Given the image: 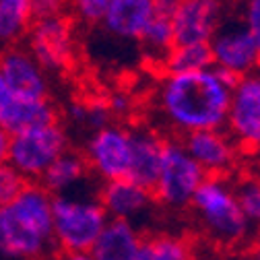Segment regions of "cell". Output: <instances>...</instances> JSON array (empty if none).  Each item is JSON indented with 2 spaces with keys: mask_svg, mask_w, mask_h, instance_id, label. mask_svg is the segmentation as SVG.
Wrapping results in <instances>:
<instances>
[{
  "mask_svg": "<svg viewBox=\"0 0 260 260\" xmlns=\"http://www.w3.org/2000/svg\"><path fill=\"white\" fill-rule=\"evenodd\" d=\"M141 244L143 234L137 230L135 223L110 219L89 252L95 260H137Z\"/></svg>",
  "mask_w": 260,
  "mask_h": 260,
  "instance_id": "e0dca14e",
  "label": "cell"
},
{
  "mask_svg": "<svg viewBox=\"0 0 260 260\" xmlns=\"http://www.w3.org/2000/svg\"><path fill=\"white\" fill-rule=\"evenodd\" d=\"M52 201L40 182H27L0 209V260H42L54 252Z\"/></svg>",
  "mask_w": 260,
  "mask_h": 260,
  "instance_id": "7a4b0ae2",
  "label": "cell"
},
{
  "mask_svg": "<svg viewBox=\"0 0 260 260\" xmlns=\"http://www.w3.org/2000/svg\"><path fill=\"white\" fill-rule=\"evenodd\" d=\"M157 11L159 0H112L100 27L112 40L139 44Z\"/></svg>",
  "mask_w": 260,
  "mask_h": 260,
  "instance_id": "7c38bea8",
  "label": "cell"
},
{
  "mask_svg": "<svg viewBox=\"0 0 260 260\" xmlns=\"http://www.w3.org/2000/svg\"><path fill=\"white\" fill-rule=\"evenodd\" d=\"M137 260H194L192 248L178 236L157 234L143 238Z\"/></svg>",
  "mask_w": 260,
  "mask_h": 260,
  "instance_id": "44dd1931",
  "label": "cell"
},
{
  "mask_svg": "<svg viewBox=\"0 0 260 260\" xmlns=\"http://www.w3.org/2000/svg\"><path fill=\"white\" fill-rule=\"evenodd\" d=\"M164 139L151 128H133V161H130L128 180L153 192L159 176Z\"/></svg>",
  "mask_w": 260,
  "mask_h": 260,
  "instance_id": "2e32d148",
  "label": "cell"
},
{
  "mask_svg": "<svg viewBox=\"0 0 260 260\" xmlns=\"http://www.w3.org/2000/svg\"><path fill=\"white\" fill-rule=\"evenodd\" d=\"M0 73L11 89L25 97H50V75L27 48H7L0 52Z\"/></svg>",
  "mask_w": 260,
  "mask_h": 260,
  "instance_id": "5bb4252c",
  "label": "cell"
},
{
  "mask_svg": "<svg viewBox=\"0 0 260 260\" xmlns=\"http://www.w3.org/2000/svg\"><path fill=\"white\" fill-rule=\"evenodd\" d=\"M182 143L207 176H225L236 164L238 145L225 130H197L184 135Z\"/></svg>",
  "mask_w": 260,
  "mask_h": 260,
  "instance_id": "4fadbf2b",
  "label": "cell"
},
{
  "mask_svg": "<svg viewBox=\"0 0 260 260\" xmlns=\"http://www.w3.org/2000/svg\"><path fill=\"white\" fill-rule=\"evenodd\" d=\"M236 186V197L238 203L250 221L252 227H260V180L256 178H246Z\"/></svg>",
  "mask_w": 260,
  "mask_h": 260,
  "instance_id": "cb8c5ba5",
  "label": "cell"
},
{
  "mask_svg": "<svg viewBox=\"0 0 260 260\" xmlns=\"http://www.w3.org/2000/svg\"><path fill=\"white\" fill-rule=\"evenodd\" d=\"M67 118L71 120V124L87 128L89 133L97 128H104L108 124H112V110L108 100L102 97H95V100H85V102H73L67 108Z\"/></svg>",
  "mask_w": 260,
  "mask_h": 260,
  "instance_id": "603a6c76",
  "label": "cell"
},
{
  "mask_svg": "<svg viewBox=\"0 0 260 260\" xmlns=\"http://www.w3.org/2000/svg\"><path fill=\"white\" fill-rule=\"evenodd\" d=\"M213 67L242 79L260 69L258 46L238 15H230L209 42Z\"/></svg>",
  "mask_w": 260,
  "mask_h": 260,
  "instance_id": "9c48e42d",
  "label": "cell"
},
{
  "mask_svg": "<svg viewBox=\"0 0 260 260\" xmlns=\"http://www.w3.org/2000/svg\"><path fill=\"white\" fill-rule=\"evenodd\" d=\"M108 104H110V110H112L114 116H124V114L130 112V100H128V95H122V93L112 95L110 100H108Z\"/></svg>",
  "mask_w": 260,
  "mask_h": 260,
  "instance_id": "f546056e",
  "label": "cell"
},
{
  "mask_svg": "<svg viewBox=\"0 0 260 260\" xmlns=\"http://www.w3.org/2000/svg\"><path fill=\"white\" fill-rule=\"evenodd\" d=\"M213 67V56L209 44H184L174 46L168 54L164 69L166 73H192Z\"/></svg>",
  "mask_w": 260,
  "mask_h": 260,
  "instance_id": "7402d4cb",
  "label": "cell"
},
{
  "mask_svg": "<svg viewBox=\"0 0 260 260\" xmlns=\"http://www.w3.org/2000/svg\"><path fill=\"white\" fill-rule=\"evenodd\" d=\"M19 93H15L11 89V85L7 83V79L3 77V73H0V124H3V120L7 118V114L11 112V108L15 106Z\"/></svg>",
  "mask_w": 260,
  "mask_h": 260,
  "instance_id": "f1b7e54d",
  "label": "cell"
},
{
  "mask_svg": "<svg viewBox=\"0 0 260 260\" xmlns=\"http://www.w3.org/2000/svg\"><path fill=\"white\" fill-rule=\"evenodd\" d=\"M190 209L205 234L221 246L242 244L254 230L238 203L236 186L225 176H207Z\"/></svg>",
  "mask_w": 260,
  "mask_h": 260,
  "instance_id": "3957f363",
  "label": "cell"
},
{
  "mask_svg": "<svg viewBox=\"0 0 260 260\" xmlns=\"http://www.w3.org/2000/svg\"><path fill=\"white\" fill-rule=\"evenodd\" d=\"M230 137L244 149H260V69L242 77L232 93Z\"/></svg>",
  "mask_w": 260,
  "mask_h": 260,
  "instance_id": "8fae6325",
  "label": "cell"
},
{
  "mask_svg": "<svg viewBox=\"0 0 260 260\" xmlns=\"http://www.w3.org/2000/svg\"><path fill=\"white\" fill-rule=\"evenodd\" d=\"M172 7L174 0H159V11L151 25L147 27L143 40L139 42L145 56L153 62L164 64L172 48L176 46L174 38V25H172Z\"/></svg>",
  "mask_w": 260,
  "mask_h": 260,
  "instance_id": "d6986e66",
  "label": "cell"
},
{
  "mask_svg": "<svg viewBox=\"0 0 260 260\" xmlns=\"http://www.w3.org/2000/svg\"><path fill=\"white\" fill-rule=\"evenodd\" d=\"M54 242L62 252H89L110 221L100 194L87 192L58 194L52 201Z\"/></svg>",
  "mask_w": 260,
  "mask_h": 260,
  "instance_id": "277c9868",
  "label": "cell"
},
{
  "mask_svg": "<svg viewBox=\"0 0 260 260\" xmlns=\"http://www.w3.org/2000/svg\"><path fill=\"white\" fill-rule=\"evenodd\" d=\"M34 21V0H0V48L7 50L25 40Z\"/></svg>",
  "mask_w": 260,
  "mask_h": 260,
  "instance_id": "ffe728a7",
  "label": "cell"
},
{
  "mask_svg": "<svg viewBox=\"0 0 260 260\" xmlns=\"http://www.w3.org/2000/svg\"><path fill=\"white\" fill-rule=\"evenodd\" d=\"M27 50L48 75L67 73L77 56V34L71 17H38L27 31Z\"/></svg>",
  "mask_w": 260,
  "mask_h": 260,
  "instance_id": "52a82bcc",
  "label": "cell"
},
{
  "mask_svg": "<svg viewBox=\"0 0 260 260\" xmlns=\"http://www.w3.org/2000/svg\"><path fill=\"white\" fill-rule=\"evenodd\" d=\"M9 147H11V135L0 126V166L9 164Z\"/></svg>",
  "mask_w": 260,
  "mask_h": 260,
  "instance_id": "4dcf8cb0",
  "label": "cell"
},
{
  "mask_svg": "<svg viewBox=\"0 0 260 260\" xmlns=\"http://www.w3.org/2000/svg\"><path fill=\"white\" fill-rule=\"evenodd\" d=\"M238 77L215 67L192 73H166L155 104L161 120L178 135L197 130H223L230 120L232 93Z\"/></svg>",
  "mask_w": 260,
  "mask_h": 260,
  "instance_id": "6da1fadb",
  "label": "cell"
},
{
  "mask_svg": "<svg viewBox=\"0 0 260 260\" xmlns=\"http://www.w3.org/2000/svg\"><path fill=\"white\" fill-rule=\"evenodd\" d=\"M248 260H258V258H256V256H252V258H248Z\"/></svg>",
  "mask_w": 260,
  "mask_h": 260,
  "instance_id": "d6a6232c",
  "label": "cell"
},
{
  "mask_svg": "<svg viewBox=\"0 0 260 260\" xmlns=\"http://www.w3.org/2000/svg\"><path fill=\"white\" fill-rule=\"evenodd\" d=\"M232 0H174L172 25L176 46L209 44L230 17Z\"/></svg>",
  "mask_w": 260,
  "mask_h": 260,
  "instance_id": "30bf717a",
  "label": "cell"
},
{
  "mask_svg": "<svg viewBox=\"0 0 260 260\" xmlns=\"http://www.w3.org/2000/svg\"><path fill=\"white\" fill-rule=\"evenodd\" d=\"M27 180L9 164L0 166V209L17 199V194L25 188Z\"/></svg>",
  "mask_w": 260,
  "mask_h": 260,
  "instance_id": "484cf974",
  "label": "cell"
},
{
  "mask_svg": "<svg viewBox=\"0 0 260 260\" xmlns=\"http://www.w3.org/2000/svg\"><path fill=\"white\" fill-rule=\"evenodd\" d=\"M205 178L207 172L192 159L184 143L178 139H170L164 143L159 176L153 186V199L166 209H186L192 205L194 194L205 182Z\"/></svg>",
  "mask_w": 260,
  "mask_h": 260,
  "instance_id": "8992f818",
  "label": "cell"
},
{
  "mask_svg": "<svg viewBox=\"0 0 260 260\" xmlns=\"http://www.w3.org/2000/svg\"><path fill=\"white\" fill-rule=\"evenodd\" d=\"M238 17L248 27L260 52V0H240Z\"/></svg>",
  "mask_w": 260,
  "mask_h": 260,
  "instance_id": "4316f807",
  "label": "cell"
},
{
  "mask_svg": "<svg viewBox=\"0 0 260 260\" xmlns=\"http://www.w3.org/2000/svg\"><path fill=\"white\" fill-rule=\"evenodd\" d=\"M83 157L89 172L102 182L128 178L130 161H133V128L112 122L93 130L85 141Z\"/></svg>",
  "mask_w": 260,
  "mask_h": 260,
  "instance_id": "ba28073f",
  "label": "cell"
},
{
  "mask_svg": "<svg viewBox=\"0 0 260 260\" xmlns=\"http://www.w3.org/2000/svg\"><path fill=\"white\" fill-rule=\"evenodd\" d=\"M67 151H71V139L60 122L34 126L11 135L9 166L27 182H40L46 170Z\"/></svg>",
  "mask_w": 260,
  "mask_h": 260,
  "instance_id": "5b68a950",
  "label": "cell"
},
{
  "mask_svg": "<svg viewBox=\"0 0 260 260\" xmlns=\"http://www.w3.org/2000/svg\"><path fill=\"white\" fill-rule=\"evenodd\" d=\"M69 9V0H34V13L38 17H50V15H62Z\"/></svg>",
  "mask_w": 260,
  "mask_h": 260,
  "instance_id": "83f0119b",
  "label": "cell"
},
{
  "mask_svg": "<svg viewBox=\"0 0 260 260\" xmlns=\"http://www.w3.org/2000/svg\"><path fill=\"white\" fill-rule=\"evenodd\" d=\"M97 194H100V201L106 213L110 215V219H122L135 225L139 219H143L151 211L155 203L151 190L135 184L128 178L102 182V188Z\"/></svg>",
  "mask_w": 260,
  "mask_h": 260,
  "instance_id": "9a60e30c",
  "label": "cell"
},
{
  "mask_svg": "<svg viewBox=\"0 0 260 260\" xmlns=\"http://www.w3.org/2000/svg\"><path fill=\"white\" fill-rule=\"evenodd\" d=\"M62 260H95L91 252H64Z\"/></svg>",
  "mask_w": 260,
  "mask_h": 260,
  "instance_id": "1f68e13d",
  "label": "cell"
},
{
  "mask_svg": "<svg viewBox=\"0 0 260 260\" xmlns=\"http://www.w3.org/2000/svg\"><path fill=\"white\" fill-rule=\"evenodd\" d=\"M89 174L91 172H89V166H87L83 153L67 151L46 170L40 184L52 197H58V194L79 190V186H83L87 182Z\"/></svg>",
  "mask_w": 260,
  "mask_h": 260,
  "instance_id": "ac0fdd59",
  "label": "cell"
},
{
  "mask_svg": "<svg viewBox=\"0 0 260 260\" xmlns=\"http://www.w3.org/2000/svg\"><path fill=\"white\" fill-rule=\"evenodd\" d=\"M110 5H112V0H69L71 15L79 23L89 25V27L100 25Z\"/></svg>",
  "mask_w": 260,
  "mask_h": 260,
  "instance_id": "d4e9b609",
  "label": "cell"
}]
</instances>
